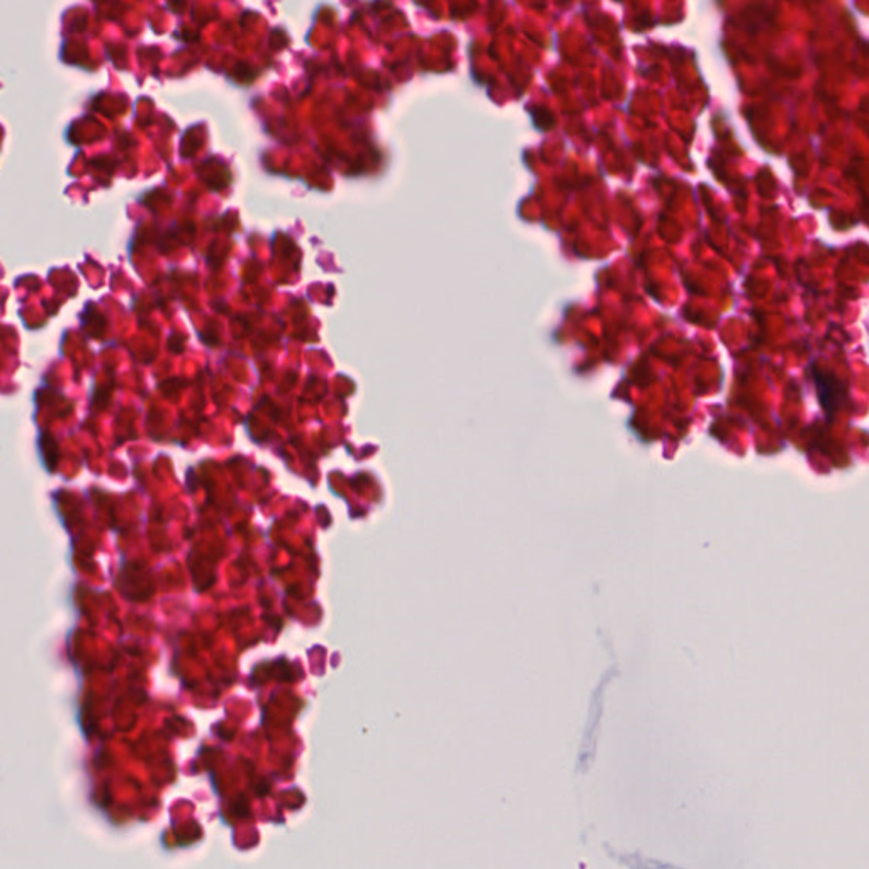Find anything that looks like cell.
Returning a JSON list of instances; mask_svg holds the SVG:
<instances>
[{"label":"cell","mask_w":869,"mask_h":869,"mask_svg":"<svg viewBox=\"0 0 869 869\" xmlns=\"http://www.w3.org/2000/svg\"><path fill=\"white\" fill-rule=\"evenodd\" d=\"M815 382H817L818 396H820L822 406L825 407L827 411H832L834 410L832 402L837 399V394L842 393L840 382L835 377H832L830 374H820L818 370L815 372Z\"/></svg>","instance_id":"cell-1"}]
</instances>
